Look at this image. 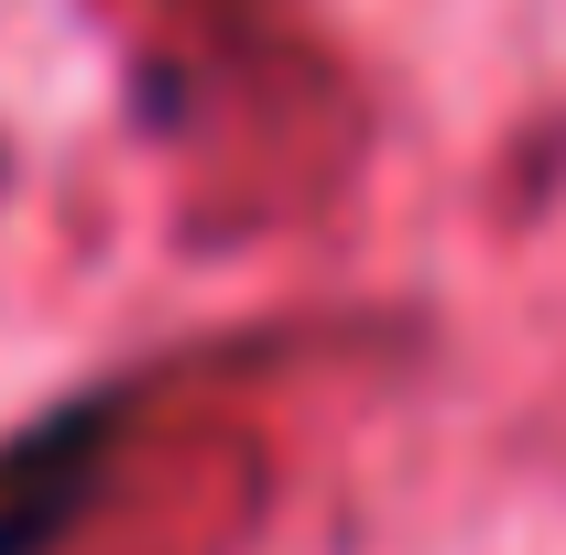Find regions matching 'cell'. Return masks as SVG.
<instances>
[{"instance_id": "obj_1", "label": "cell", "mask_w": 566, "mask_h": 555, "mask_svg": "<svg viewBox=\"0 0 566 555\" xmlns=\"http://www.w3.org/2000/svg\"><path fill=\"white\" fill-rule=\"evenodd\" d=\"M120 425H132V392H76L22 436H0V555H55L98 512Z\"/></svg>"}]
</instances>
